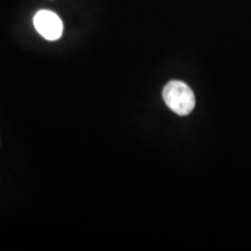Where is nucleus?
<instances>
[{
  "mask_svg": "<svg viewBox=\"0 0 251 251\" xmlns=\"http://www.w3.org/2000/svg\"><path fill=\"white\" fill-rule=\"evenodd\" d=\"M163 99L166 106L180 117L190 114L196 106L192 89L179 80H171L166 84L163 89Z\"/></svg>",
  "mask_w": 251,
  "mask_h": 251,
  "instance_id": "1",
  "label": "nucleus"
},
{
  "mask_svg": "<svg viewBox=\"0 0 251 251\" xmlns=\"http://www.w3.org/2000/svg\"><path fill=\"white\" fill-rule=\"evenodd\" d=\"M34 27L41 36L48 41H56L63 34V23L54 12L42 9L35 14L33 19Z\"/></svg>",
  "mask_w": 251,
  "mask_h": 251,
  "instance_id": "2",
  "label": "nucleus"
}]
</instances>
